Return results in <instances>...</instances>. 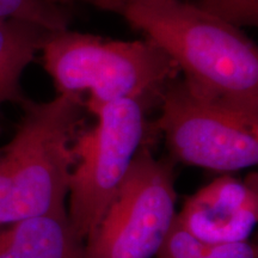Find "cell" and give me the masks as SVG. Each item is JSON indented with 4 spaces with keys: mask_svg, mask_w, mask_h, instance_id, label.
<instances>
[{
    "mask_svg": "<svg viewBox=\"0 0 258 258\" xmlns=\"http://www.w3.org/2000/svg\"><path fill=\"white\" fill-rule=\"evenodd\" d=\"M43 67L59 93L82 97L88 109L118 99L145 104L180 73L151 40L115 41L91 34L49 31L42 46Z\"/></svg>",
    "mask_w": 258,
    "mask_h": 258,
    "instance_id": "obj_3",
    "label": "cell"
},
{
    "mask_svg": "<svg viewBox=\"0 0 258 258\" xmlns=\"http://www.w3.org/2000/svg\"><path fill=\"white\" fill-rule=\"evenodd\" d=\"M48 34L49 30L30 22L0 19V121L5 103L22 105L27 99L21 88L22 74L41 51Z\"/></svg>",
    "mask_w": 258,
    "mask_h": 258,
    "instance_id": "obj_9",
    "label": "cell"
},
{
    "mask_svg": "<svg viewBox=\"0 0 258 258\" xmlns=\"http://www.w3.org/2000/svg\"><path fill=\"white\" fill-rule=\"evenodd\" d=\"M159 102L156 128L173 160L220 172L257 165L258 116L194 91L178 77L166 84Z\"/></svg>",
    "mask_w": 258,
    "mask_h": 258,
    "instance_id": "obj_5",
    "label": "cell"
},
{
    "mask_svg": "<svg viewBox=\"0 0 258 258\" xmlns=\"http://www.w3.org/2000/svg\"><path fill=\"white\" fill-rule=\"evenodd\" d=\"M57 2H60V3H70V2H73V0H57ZM85 2L90 3V4L97 5V4H98L99 0H85Z\"/></svg>",
    "mask_w": 258,
    "mask_h": 258,
    "instance_id": "obj_13",
    "label": "cell"
},
{
    "mask_svg": "<svg viewBox=\"0 0 258 258\" xmlns=\"http://www.w3.org/2000/svg\"><path fill=\"white\" fill-rule=\"evenodd\" d=\"M249 2H256V0H249Z\"/></svg>",
    "mask_w": 258,
    "mask_h": 258,
    "instance_id": "obj_14",
    "label": "cell"
},
{
    "mask_svg": "<svg viewBox=\"0 0 258 258\" xmlns=\"http://www.w3.org/2000/svg\"><path fill=\"white\" fill-rule=\"evenodd\" d=\"M201 258H257V247L247 241L209 245Z\"/></svg>",
    "mask_w": 258,
    "mask_h": 258,
    "instance_id": "obj_12",
    "label": "cell"
},
{
    "mask_svg": "<svg viewBox=\"0 0 258 258\" xmlns=\"http://www.w3.org/2000/svg\"><path fill=\"white\" fill-rule=\"evenodd\" d=\"M171 60L194 91L258 116V50L239 28L179 0H104Z\"/></svg>",
    "mask_w": 258,
    "mask_h": 258,
    "instance_id": "obj_1",
    "label": "cell"
},
{
    "mask_svg": "<svg viewBox=\"0 0 258 258\" xmlns=\"http://www.w3.org/2000/svg\"><path fill=\"white\" fill-rule=\"evenodd\" d=\"M97 122L76 135L69 184V221L80 241L95 232L145 144V103L118 99L89 109Z\"/></svg>",
    "mask_w": 258,
    "mask_h": 258,
    "instance_id": "obj_4",
    "label": "cell"
},
{
    "mask_svg": "<svg viewBox=\"0 0 258 258\" xmlns=\"http://www.w3.org/2000/svg\"><path fill=\"white\" fill-rule=\"evenodd\" d=\"M0 258H85L67 213L28 218L0 227Z\"/></svg>",
    "mask_w": 258,
    "mask_h": 258,
    "instance_id": "obj_8",
    "label": "cell"
},
{
    "mask_svg": "<svg viewBox=\"0 0 258 258\" xmlns=\"http://www.w3.org/2000/svg\"><path fill=\"white\" fill-rule=\"evenodd\" d=\"M176 219L206 245L246 241L258 220L257 176L219 177L190 196Z\"/></svg>",
    "mask_w": 258,
    "mask_h": 258,
    "instance_id": "obj_7",
    "label": "cell"
},
{
    "mask_svg": "<svg viewBox=\"0 0 258 258\" xmlns=\"http://www.w3.org/2000/svg\"><path fill=\"white\" fill-rule=\"evenodd\" d=\"M209 245L203 244L189 233L175 219L165 240L156 254L157 258H201Z\"/></svg>",
    "mask_w": 258,
    "mask_h": 258,
    "instance_id": "obj_11",
    "label": "cell"
},
{
    "mask_svg": "<svg viewBox=\"0 0 258 258\" xmlns=\"http://www.w3.org/2000/svg\"><path fill=\"white\" fill-rule=\"evenodd\" d=\"M19 106L14 138L0 148V227L67 213L72 141L86 108L82 97L67 93L42 103L27 98Z\"/></svg>",
    "mask_w": 258,
    "mask_h": 258,
    "instance_id": "obj_2",
    "label": "cell"
},
{
    "mask_svg": "<svg viewBox=\"0 0 258 258\" xmlns=\"http://www.w3.org/2000/svg\"><path fill=\"white\" fill-rule=\"evenodd\" d=\"M0 19L30 22L49 31L69 27V15L55 0H0Z\"/></svg>",
    "mask_w": 258,
    "mask_h": 258,
    "instance_id": "obj_10",
    "label": "cell"
},
{
    "mask_svg": "<svg viewBox=\"0 0 258 258\" xmlns=\"http://www.w3.org/2000/svg\"><path fill=\"white\" fill-rule=\"evenodd\" d=\"M173 163L139 148L121 188L86 239L85 258H152L176 219Z\"/></svg>",
    "mask_w": 258,
    "mask_h": 258,
    "instance_id": "obj_6",
    "label": "cell"
}]
</instances>
